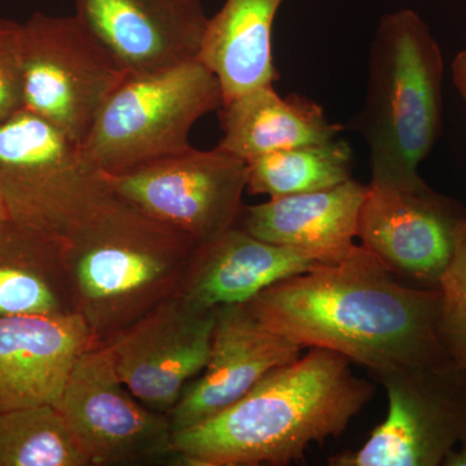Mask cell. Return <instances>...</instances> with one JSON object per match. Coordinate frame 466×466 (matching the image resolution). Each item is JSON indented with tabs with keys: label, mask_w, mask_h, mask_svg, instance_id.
<instances>
[{
	"label": "cell",
	"mask_w": 466,
	"mask_h": 466,
	"mask_svg": "<svg viewBox=\"0 0 466 466\" xmlns=\"http://www.w3.org/2000/svg\"><path fill=\"white\" fill-rule=\"evenodd\" d=\"M440 288L400 283L357 245L257 294L251 312L300 348L341 354L377 377L452 363L438 332Z\"/></svg>",
	"instance_id": "cell-1"
},
{
	"label": "cell",
	"mask_w": 466,
	"mask_h": 466,
	"mask_svg": "<svg viewBox=\"0 0 466 466\" xmlns=\"http://www.w3.org/2000/svg\"><path fill=\"white\" fill-rule=\"evenodd\" d=\"M348 358L314 348L276 368L241 400L207 421L173 433L188 466L290 465L312 443L339 438L375 397Z\"/></svg>",
	"instance_id": "cell-2"
},
{
	"label": "cell",
	"mask_w": 466,
	"mask_h": 466,
	"mask_svg": "<svg viewBox=\"0 0 466 466\" xmlns=\"http://www.w3.org/2000/svg\"><path fill=\"white\" fill-rule=\"evenodd\" d=\"M196 249L113 193L58 247L73 311L108 341L177 296Z\"/></svg>",
	"instance_id": "cell-3"
},
{
	"label": "cell",
	"mask_w": 466,
	"mask_h": 466,
	"mask_svg": "<svg viewBox=\"0 0 466 466\" xmlns=\"http://www.w3.org/2000/svg\"><path fill=\"white\" fill-rule=\"evenodd\" d=\"M367 97L354 128L370 153V177L420 179L441 130L444 63L413 9L383 15L370 43Z\"/></svg>",
	"instance_id": "cell-4"
},
{
	"label": "cell",
	"mask_w": 466,
	"mask_h": 466,
	"mask_svg": "<svg viewBox=\"0 0 466 466\" xmlns=\"http://www.w3.org/2000/svg\"><path fill=\"white\" fill-rule=\"evenodd\" d=\"M222 106L219 79L200 58L159 72L126 75L79 152L97 173H125L191 148L193 126Z\"/></svg>",
	"instance_id": "cell-5"
},
{
	"label": "cell",
	"mask_w": 466,
	"mask_h": 466,
	"mask_svg": "<svg viewBox=\"0 0 466 466\" xmlns=\"http://www.w3.org/2000/svg\"><path fill=\"white\" fill-rule=\"evenodd\" d=\"M112 195L50 122L25 108L0 122V196L20 228L60 247Z\"/></svg>",
	"instance_id": "cell-6"
},
{
	"label": "cell",
	"mask_w": 466,
	"mask_h": 466,
	"mask_svg": "<svg viewBox=\"0 0 466 466\" xmlns=\"http://www.w3.org/2000/svg\"><path fill=\"white\" fill-rule=\"evenodd\" d=\"M24 108L81 146L124 70L76 15L35 12L21 29Z\"/></svg>",
	"instance_id": "cell-7"
},
{
	"label": "cell",
	"mask_w": 466,
	"mask_h": 466,
	"mask_svg": "<svg viewBox=\"0 0 466 466\" xmlns=\"http://www.w3.org/2000/svg\"><path fill=\"white\" fill-rule=\"evenodd\" d=\"M106 177L122 200L200 247L238 225L247 162L217 147H191Z\"/></svg>",
	"instance_id": "cell-8"
},
{
	"label": "cell",
	"mask_w": 466,
	"mask_h": 466,
	"mask_svg": "<svg viewBox=\"0 0 466 466\" xmlns=\"http://www.w3.org/2000/svg\"><path fill=\"white\" fill-rule=\"evenodd\" d=\"M376 380L388 394V416L361 449L329 465L438 466L456 444L466 449V370L449 363Z\"/></svg>",
	"instance_id": "cell-9"
},
{
	"label": "cell",
	"mask_w": 466,
	"mask_h": 466,
	"mask_svg": "<svg viewBox=\"0 0 466 466\" xmlns=\"http://www.w3.org/2000/svg\"><path fill=\"white\" fill-rule=\"evenodd\" d=\"M56 407L91 465L175 458L168 415L144 406L126 388L106 343H95L79 355Z\"/></svg>",
	"instance_id": "cell-10"
},
{
	"label": "cell",
	"mask_w": 466,
	"mask_h": 466,
	"mask_svg": "<svg viewBox=\"0 0 466 466\" xmlns=\"http://www.w3.org/2000/svg\"><path fill=\"white\" fill-rule=\"evenodd\" d=\"M466 213L422 180L370 177L358 238L394 275L438 288Z\"/></svg>",
	"instance_id": "cell-11"
},
{
	"label": "cell",
	"mask_w": 466,
	"mask_h": 466,
	"mask_svg": "<svg viewBox=\"0 0 466 466\" xmlns=\"http://www.w3.org/2000/svg\"><path fill=\"white\" fill-rule=\"evenodd\" d=\"M217 309L174 296L106 343L119 379L137 400L168 415L210 358Z\"/></svg>",
	"instance_id": "cell-12"
},
{
	"label": "cell",
	"mask_w": 466,
	"mask_h": 466,
	"mask_svg": "<svg viewBox=\"0 0 466 466\" xmlns=\"http://www.w3.org/2000/svg\"><path fill=\"white\" fill-rule=\"evenodd\" d=\"M76 15L125 75L200 58L208 18L202 0H73Z\"/></svg>",
	"instance_id": "cell-13"
},
{
	"label": "cell",
	"mask_w": 466,
	"mask_h": 466,
	"mask_svg": "<svg viewBox=\"0 0 466 466\" xmlns=\"http://www.w3.org/2000/svg\"><path fill=\"white\" fill-rule=\"evenodd\" d=\"M302 350L260 323L247 303L217 308L207 367L168 413L173 433L232 406L276 368L299 359Z\"/></svg>",
	"instance_id": "cell-14"
},
{
	"label": "cell",
	"mask_w": 466,
	"mask_h": 466,
	"mask_svg": "<svg viewBox=\"0 0 466 466\" xmlns=\"http://www.w3.org/2000/svg\"><path fill=\"white\" fill-rule=\"evenodd\" d=\"M95 343L76 312L0 318V412L56 406L76 359Z\"/></svg>",
	"instance_id": "cell-15"
},
{
	"label": "cell",
	"mask_w": 466,
	"mask_h": 466,
	"mask_svg": "<svg viewBox=\"0 0 466 466\" xmlns=\"http://www.w3.org/2000/svg\"><path fill=\"white\" fill-rule=\"evenodd\" d=\"M320 262L309 251L259 240L235 226L198 247L177 296L198 309L248 303Z\"/></svg>",
	"instance_id": "cell-16"
},
{
	"label": "cell",
	"mask_w": 466,
	"mask_h": 466,
	"mask_svg": "<svg viewBox=\"0 0 466 466\" xmlns=\"http://www.w3.org/2000/svg\"><path fill=\"white\" fill-rule=\"evenodd\" d=\"M367 186L350 179L323 191L269 198L242 207L238 227L254 238L336 262L357 247Z\"/></svg>",
	"instance_id": "cell-17"
},
{
	"label": "cell",
	"mask_w": 466,
	"mask_h": 466,
	"mask_svg": "<svg viewBox=\"0 0 466 466\" xmlns=\"http://www.w3.org/2000/svg\"><path fill=\"white\" fill-rule=\"evenodd\" d=\"M218 112L223 137L217 148L245 162L278 150L329 142L343 130L328 119L320 104L299 95L280 96L272 85L227 100Z\"/></svg>",
	"instance_id": "cell-18"
},
{
	"label": "cell",
	"mask_w": 466,
	"mask_h": 466,
	"mask_svg": "<svg viewBox=\"0 0 466 466\" xmlns=\"http://www.w3.org/2000/svg\"><path fill=\"white\" fill-rule=\"evenodd\" d=\"M285 0H226L208 18L200 60L213 70L223 103L279 78L272 27Z\"/></svg>",
	"instance_id": "cell-19"
},
{
	"label": "cell",
	"mask_w": 466,
	"mask_h": 466,
	"mask_svg": "<svg viewBox=\"0 0 466 466\" xmlns=\"http://www.w3.org/2000/svg\"><path fill=\"white\" fill-rule=\"evenodd\" d=\"M75 312L57 245L12 225L0 238V318Z\"/></svg>",
	"instance_id": "cell-20"
},
{
	"label": "cell",
	"mask_w": 466,
	"mask_h": 466,
	"mask_svg": "<svg viewBox=\"0 0 466 466\" xmlns=\"http://www.w3.org/2000/svg\"><path fill=\"white\" fill-rule=\"evenodd\" d=\"M354 152L345 140L278 150L247 162V191L269 198L323 191L352 179Z\"/></svg>",
	"instance_id": "cell-21"
},
{
	"label": "cell",
	"mask_w": 466,
	"mask_h": 466,
	"mask_svg": "<svg viewBox=\"0 0 466 466\" xmlns=\"http://www.w3.org/2000/svg\"><path fill=\"white\" fill-rule=\"evenodd\" d=\"M87 465V453L55 404L0 412V466Z\"/></svg>",
	"instance_id": "cell-22"
},
{
	"label": "cell",
	"mask_w": 466,
	"mask_h": 466,
	"mask_svg": "<svg viewBox=\"0 0 466 466\" xmlns=\"http://www.w3.org/2000/svg\"><path fill=\"white\" fill-rule=\"evenodd\" d=\"M438 288L441 311L438 332L455 366L466 370V217L456 233L455 250Z\"/></svg>",
	"instance_id": "cell-23"
},
{
	"label": "cell",
	"mask_w": 466,
	"mask_h": 466,
	"mask_svg": "<svg viewBox=\"0 0 466 466\" xmlns=\"http://www.w3.org/2000/svg\"><path fill=\"white\" fill-rule=\"evenodd\" d=\"M23 24L0 18V122L24 108Z\"/></svg>",
	"instance_id": "cell-24"
},
{
	"label": "cell",
	"mask_w": 466,
	"mask_h": 466,
	"mask_svg": "<svg viewBox=\"0 0 466 466\" xmlns=\"http://www.w3.org/2000/svg\"><path fill=\"white\" fill-rule=\"evenodd\" d=\"M451 73H452L453 86L466 104V50L456 54L451 66Z\"/></svg>",
	"instance_id": "cell-25"
},
{
	"label": "cell",
	"mask_w": 466,
	"mask_h": 466,
	"mask_svg": "<svg viewBox=\"0 0 466 466\" xmlns=\"http://www.w3.org/2000/svg\"><path fill=\"white\" fill-rule=\"evenodd\" d=\"M14 222H12L11 216H9L8 208L0 196V238L11 228Z\"/></svg>",
	"instance_id": "cell-26"
}]
</instances>
